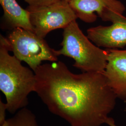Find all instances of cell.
<instances>
[{
	"label": "cell",
	"instance_id": "cell-1",
	"mask_svg": "<svg viewBox=\"0 0 126 126\" xmlns=\"http://www.w3.org/2000/svg\"><path fill=\"white\" fill-rule=\"evenodd\" d=\"M34 72L35 92L71 126H101L115 107L117 97L103 73L75 74L58 61L41 64Z\"/></svg>",
	"mask_w": 126,
	"mask_h": 126
},
{
	"label": "cell",
	"instance_id": "cell-2",
	"mask_svg": "<svg viewBox=\"0 0 126 126\" xmlns=\"http://www.w3.org/2000/svg\"><path fill=\"white\" fill-rule=\"evenodd\" d=\"M8 38L0 36V90L4 94L8 111L15 113L26 108L28 96L35 92L34 72L23 66L21 61L11 56Z\"/></svg>",
	"mask_w": 126,
	"mask_h": 126
},
{
	"label": "cell",
	"instance_id": "cell-3",
	"mask_svg": "<svg viewBox=\"0 0 126 126\" xmlns=\"http://www.w3.org/2000/svg\"><path fill=\"white\" fill-rule=\"evenodd\" d=\"M62 48L57 50L63 55L73 59V66L82 72L103 73L107 63V50L101 49L91 42L80 29L75 20L63 29Z\"/></svg>",
	"mask_w": 126,
	"mask_h": 126
},
{
	"label": "cell",
	"instance_id": "cell-4",
	"mask_svg": "<svg viewBox=\"0 0 126 126\" xmlns=\"http://www.w3.org/2000/svg\"><path fill=\"white\" fill-rule=\"evenodd\" d=\"M7 38L10 51L20 61L27 63L34 72L43 61H58V50L51 48L44 38L34 32L17 28L12 30Z\"/></svg>",
	"mask_w": 126,
	"mask_h": 126
},
{
	"label": "cell",
	"instance_id": "cell-5",
	"mask_svg": "<svg viewBox=\"0 0 126 126\" xmlns=\"http://www.w3.org/2000/svg\"><path fill=\"white\" fill-rule=\"evenodd\" d=\"M30 22L33 32L42 38L56 29H64L78 18L65 0H60L52 4L43 7L28 6Z\"/></svg>",
	"mask_w": 126,
	"mask_h": 126
},
{
	"label": "cell",
	"instance_id": "cell-6",
	"mask_svg": "<svg viewBox=\"0 0 126 126\" xmlns=\"http://www.w3.org/2000/svg\"><path fill=\"white\" fill-rule=\"evenodd\" d=\"M78 18L86 23H93L98 16L105 22L112 23L126 10L119 0H72L69 2Z\"/></svg>",
	"mask_w": 126,
	"mask_h": 126
},
{
	"label": "cell",
	"instance_id": "cell-7",
	"mask_svg": "<svg viewBox=\"0 0 126 126\" xmlns=\"http://www.w3.org/2000/svg\"><path fill=\"white\" fill-rule=\"evenodd\" d=\"M88 38L96 46L110 49L122 48L126 45V17H118L108 26L99 25L87 30Z\"/></svg>",
	"mask_w": 126,
	"mask_h": 126
},
{
	"label": "cell",
	"instance_id": "cell-8",
	"mask_svg": "<svg viewBox=\"0 0 126 126\" xmlns=\"http://www.w3.org/2000/svg\"><path fill=\"white\" fill-rule=\"evenodd\" d=\"M104 75L117 98L126 101V50H107Z\"/></svg>",
	"mask_w": 126,
	"mask_h": 126
},
{
	"label": "cell",
	"instance_id": "cell-9",
	"mask_svg": "<svg viewBox=\"0 0 126 126\" xmlns=\"http://www.w3.org/2000/svg\"><path fill=\"white\" fill-rule=\"evenodd\" d=\"M0 3L4 11L3 19L9 28H20L33 32L29 11L22 8L16 0H0Z\"/></svg>",
	"mask_w": 126,
	"mask_h": 126
},
{
	"label": "cell",
	"instance_id": "cell-10",
	"mask_svg": "<svg viewBox=\"0 0 126 126\" xmlns=\"http://www.w3.org/2000/svg\"><path fill=\"white\" fill-rule=\"evenodd\" d=\"M0 126H39L35 114L26 108L19 110Z\"/></svg>",
	"mask_w": 126,
	"mask_h": 126
},
{
	"label": "cell",
	"instance_id": "cell-11",
	"mask_svg": "<svg viewBox=\"0 0 126 126\" xmlns=\"http://www.w3.org/2000/svg\"><path fill=\"white\" fill-rule=\"evenodd\" d=\"M32 7H43L52 4L60 0H24Z\"/></svg>",
	"mask_w": 126,
	"mask_h": 126
},
{
	"label": "cell",
	"instance_id": "cell-12",
	"mask_svg": "<svg viewBox=\"0 0 126 126\" xmlns=\"http://www.w3.org/2000/svg\"><path fill=\"white\" fill-rule=\"evenodd\" d=\"M8 111L6 103H4L1 99L0 100V126L2 125L6 121V111Z\"/></svg>",
	"mask_w": 126,
	"mask_h": 126
},
{
	"label": "cell",
	"instance_id": "cell-13",
	"mask_svg": "<svg viewBox=\"0 0 126 126\" xmlns=\"http://www.w3.org/2000/svg\"><path fill=\"white\" fill-rule=\"evenodd\" d=\"M106 124L109 126H118L115 123L114 120L111 117H109L106 122Z\"/></svg>",
	"mask_w": 126,
	"mask_h": 126
},
{
	"label": "cell",
	"instance_id": "cell-14",
	"mask_svg": "<svg viewBox=\"0 0 126 126\" xmlns=\"http://www.w3.org/2000/svg\"><path fill=\"white\" fill-rule=\"evenodd\" d=\"M66 0V1H67L68 2H70V1H71L72 0Z\"/></svg>",
	"mask_w": 126,
	"mask_h": 126
}]
</instances>
